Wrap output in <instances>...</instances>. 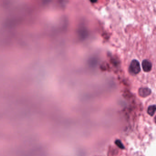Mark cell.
I'll return each instance as SVG.
<instances>
[{
	"mask_svg": "<svg viewBox=\"0 0 156 156\" xmlns=\"http://www.w3.org/2000/svg\"><path fill=\"white\" fill-rule=\"evenodd\" d=\"M140 70L141 68L139 62L137 60H132L129 66V71L130 73L136 75L140 72Z\"/></svg>",
	"mask_w": 156,
	"mask_h": 156,
	"instance_id": "6da1fadb",
	"label": "cell"
},
{
	"mask_svg": "<svg viewBox=\"0 0 156 156\" xmlns=\"http://www.w3.org/2000/svg\"><path fill=\"white\" fill-rule=\"evenodd\" d=\"M155 110H156V106L155 105H151L148 108L147 113L150 116H152L155 114Z\"/></svg>",
	"mask_w": 156,
	"mask_h": 156,
	"instance_id": "277c9868",
	"label": "cell"
},
{
	"mask_svg": "<svg viewBox=\"0 0 156 156\" xmlns=\"http://www.w3.org/2000/svg\"><path fill=\"white\" fill-rule=\"evenodd\" d=\"M142 68L145 72H149L152 69V64L148 60H144L142 62Z\"/></svg>",
	"mask_w": 156,
	"mask_h": 156,
	"instance_id": "3957f363",
	"label": "cell"
},
{
	"mask_svg": "<svg viewBox=\"0 0 156 156\" xmlns=\"http://www.w3.org/2000/svg\"><path fill=\"white\" fill-rule=\"evenodd\" d=\"M115 144L118 146L121 149H124L125 146H124L123 144L121 142V141L120 140H117L115 141Z\"/></svg>",
	"mask_w": 156,
	"mask_h": 156,
	"instance_id": "5b68a950",
	"label": "cell"
},
{
	"mask_svg": "<svg viewBox=\"0 0 156 156\" xmlns=\"http://www.w3.org/2000/svg\"><path fill=\"white\" fill-rule=\"evenodd\" d=\"M151 90L148 88H140L138 90V94L142 98H146L151 94Z\"/></svg>",
	"mask_w": 156,
	"mask_h": 156,
	"instance_id": "7a4b0ae2",
	"label": "cell"
}]
</instances>
